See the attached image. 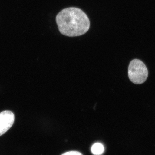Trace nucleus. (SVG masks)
<instances>
[{"mask_svg": "<svg viewBox=\"0 0 155 155\" xmlns=\"http://www.w3.org/2000/svg\"><path fill=\"white\" fill-rule=\"evenodd\" d=\"M61 155H83L81 153L78 151L67 152Z\"/></svg>", "mask_w": 155, "mask_h": 155, "instance_id": "obj_5", "label": "nucleus"}, {"mask_svg": "<svg viewBox=\"0 0 155 155\" xmlns=\"http://www.w3.org/2000/svg\"><path fill=\"white\" fill-rule=\"evenodd\" d=\"M92 153L94 155H101L104 151V145L100 143H97L93 145L91 148Z\"/></svg>", "mask_w": 155, "mask_h": 155, "instance_id": "obj_4", "label": "nucleus"}, {"mask_svg": "<svg viewBox=\"0 0 155 155\" xmlns=\"http://www.w3.org/2000/svg\"><path fill=\"white\" fill-rule=\"evenodd\" d=\"M59 31L68 37L81 36L86 33L90 27L86 14L81 9L70 7L63 9L56 16Z\"/></svg>", "mask_w": 155, "mask_h": 155, "instance_id": "obj_1", "label": "nucleus"}, {"mask_svg": "<svg viewBox=\"0 0 155 155\" xmlns=\"http://www.w3.org/2000/svg\"><path fill=\"white\" fill-rule=\"evenodd\" d=\"M14 119V114L11 111H5L0 113V136L11 128Z\"/></svg>", "mask_w": 155, "mask_h": 155, "instance_id": "obj_3", "label": "nucleus"}, {"mask_svg": "<svg viewBox=\"0 0 155 155\" xmlns=\"http://www.w3.org/2000/svg\"><path fill=\"white\" fill-rule=\"evenodd\" d=\"M128 75L131 82L135 84H141L147 78L148 71L142 61L138 59H134L129 64Z\"/></svg>", "mask_w": 155, "mask_h": 155, "instance_id": "obj_2", "label": "nucleus"}]
</instances>
